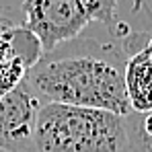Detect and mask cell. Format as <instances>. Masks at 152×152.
Listing matches in <instances>:
<instances>
[{"instance_id":"obj_1","label":"cell","mask_w":152,"mask_h":152,"mask_svg":"<svg viewBox=\"0 0 152 152\" xmlns=\"http://www.w3.org/2000/svg\"><path fill=\"white\" fill-rule=\"evenodd\" d=\"M126 51L95 39L66 41L43 53L29 70L27 84L41 103H68L129 115Z\"/></svg>"},{"instance_id":"obj_2","label":"cell","mask_w":152,"mask_h":152,"mask_svg":"<svg viewBox=\"0 0 152 152\" xmlns=\"http://www.w3.org/2000/svg\"><path fill=\"white\" fill-rule=\"evenodd\" d=\"M33 148L39 152H124L127 150L126 117L97 107L41 103Z\"/></svg>"},{"instance_id":"obj_3","label":"cell","mask_w":152,"mask_h":152,"mask_svg":"<svg viewBox=\"0 0 152 152\" xmlns=\"http://www.w3.org/2000/svg\"><path fill=\"white\" fill-rule=\"evenodd\" d=\"M25 27L37 37L41 51L76 39L91 23L80 0H23Z\"/></svg>"},{"instance_id":"obj_4","label":"cell","mask_w":152,"mask_h":152,"mask_svg":"<svg viewBox=\"0 0 152 152\" xmlns=\"http://www.w3.org/2000/svg\"><path fill=\"white\" fill-rule=\"evenodd\" d=\"M39 107L41 101L27 84V78L0 97V148L8 152H25L33 148Z\"/></svg>"},{"instance_id":"obj_5","label":"cell","mask_w":152,"mask_h":152,"mask_svg":"<svg viewBox=\"0 0 152 152\" xmlns=\"http://www.w3.org/2000/svg\"><path fill=\"white\" fill-rule=\"evenodd\" d=\"M41 56L37 37L27 27H0V97L19 86Z\"/></svg>"},{"instance_id":"obj_6","label":"cell","mask_w":152,"mask_h":152,"mask_svg":"<svg viewBox=\"0 0 152 152\" xmlns=\"http://www.w3.org/2000/svg\"><path fill=\"white\" fill-rule=\"evenodd\" d=\"M126 91L132 111H150L152 109V35L148 41L127 56L126 60Z\"/></svg>"},{"instance_id":"obj_7","label":"cell","mask_w":152,"mask_h":152,"mask_svg":"<svg viewBox=\"0 0 152 152\" xmlns=\"http://www.w3.org/2000/svg\"><path fill=\"white\" fill-rule=\"evenodd\" d=\"M80 4L91 21L103 23L113 37H126L124 33L127 31V27L121 25L117 19V0H80Z\"/></svg>"},{"instance_id":"obj_8","label":"cell","mask_w":152,"mask_h":152,"mask_svg":"<svg viewBox=\"0 0 152 152\" xmlns=\"http://www.w3.org/2000/svg\"><path fill=\"white\" fill-rule=\"evenodd\" d=\"M127 150L129 152H152V142H129Z\"/></svg>"},{"instance_id":"obj_9","label":"cell","mask_w":152,"mask_h":152,"mask_svg":"<svg viewBox=\"0 0 152 152\" xmlns=\"http://www.w3.org/2000/svg\"><path fill=\"white\" fill-rule=\"evenodd\" d=\"M0 152H8V150H4V148H0Z\"/></svg>"}]
</instances>
